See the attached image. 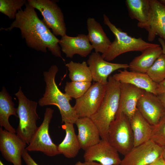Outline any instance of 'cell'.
<instances>
[{
    "label": "cell",
    "mask_w": 165,
    "mask_h": 165,
    "mask_svg": "<svg viewBox=\"0 0 165 165\" xmlns=\"http://www.w3.org/2000/svg\"><path fill=\"white\" fill-rule=\"evenodd\" d=\"M146 74L157 84L165 79V55L162 53L148 69Z\"/></svg>",
    "instance_id": "obj_29"
},
{
    "label": "cell",
    "mask_w": 165,
    "mask_h": 165,
    "mask_svg": "<svg viewBox=\"0 0 165 165\" xmlns=\"http://www.w3.org/2000/svg\"><path fill=\"white\" fill-rule=\"evenodd\" d=\"M12 115L18 117L17 108L14 107L11 97L4 87L0 92V126L4 129L12 133H16L15 129L10 124L9 118Z\"/></svg>",
    "instance_id": "obj_25"
},
{
    "label": "cell",
    "mask_w": 165,
    "mask_h": 165,
    "mask_svg": "<svg viewBox=\"0 0 165 165\" xmlns=\"http://www.w3.org/2000/svg\"><path fill=\"white\" fill-rule=\"evenodd\" d=\"M15 95L18 100L17 113L19 123L16 134L26 143L29 144L37 129L39 116L36 112L38 103L30 100L25 95L20 87Z\"/></svg>",
    "instance_id": "obj_5"
},
{
    "label": "cell",
    "mask_w": 165,
    "mask_h": 165,
    "mask_svg": "<svg viewBox=\"0 0 165 165\" xmlns=\"http://www.w3.org/2000/svg\"><path fill=\"white\" fill-rule=\"evenodd\" d=\"M53 112L54 110L50 108H46L42 124L26 148L28 152H40L49 156L60 154L57 146L53 142L49 134V124Z\"/></svg>",
    "instance_id": "obj_8"
},
{
    "label": "cell",
    "mask_w": 165,
    "mask_h": 165,
    "mask_svg": "<svg viewBox=\"0 0 165 165\" xmlns=\"http://www.w3.org/2000/svg\"><path fill=\"white\" fill-rule=\"evenodd\" d=\"M149 165H165V161L161 156Z\"/></svg>",
    "instance_id": "obj_34"
},
{
    "label": "cell",
    "mask_w": 165,
    "mask_h": 165,
    "mask_svg": "<svg viewBox=\"0 0 165 165\" xmlns=\"http://www.w3.org/2000/svg\"><path fill=\"white\" fill-rule=\"evenodd\" d=\"M121 83L110 75L101 104L96 112L90 118L99 130L101 139L108 141V132L118 111Z\"/></svg>",
    "instance_id": "obj_2"
},
{
    "label": "cell",
    "mask_w": 165,
    "mask_h": 165,
    "mask_svg": "<svg viewBox=\"0 0 165 165\" xmlns=\"http://www.w3.org/2000/svg\"><path fill=\"white\" fill-rule=\"evenodd\" d=\"M163 147L150 140L133 148L120 165H149L162 156Z\"/></svg>",
    "instance_id": "obj_9"
},
{
    "label": "cell",
    "mask_w": 165,
    "mask_h": 165,
    "mask_svg": "<svg viewBox=\"0 0 165 165\" xmlns=\"http://www.w3.org/2000/svg\"><path fill=\"white\" fill-rule=\"evenodd\" d=\"M69 72L68 75L71 81L91 82V74L86 62H76L71 61L65 64Z\"/></svg>",
    "instance_id": "obj_26"
},
{
    "label": "cell",
    "mask_w": 165,
    "mask_h": 165,
    "mask_svg": "<svg viewBox=\"0 0 165 165\" xmlns=\"http://www.w3.org/2000/svg\"><path fill=\"white\" fill-rule=\"evenodd\" d=\"M58 68L56 65H52L48 71L43 72L46 84L43 97L38 101L41 107L54 105L58 108L61 117L62 123L75 124L78 118L73 107L70 104L72 98L61 91L55 82L56 75Z\"/></svg>",
    "instance_id": "obj_3"
},
{
    "label": "cell",
    "mask_w": 165,
    "mask_h": 165,
    "mask_svg": "<svg viewBox=\"0 0 165 165\" xmlns=\"http://www.w3.org/2000/svg\"><path fill=\"white\" fill-rule=\"evenodd\" d=\"M0 165H5L1 160H0Z\"/></svg>",
    "instance_id": "obj_39"
},
{
    "label": "cell",
    "mask_w": 165,
    "mask_h": 165,
    "mask_svg": "<svg viewBox=\"0 0 165 165\" xmlns=\"http://www.w3.org/2000/svg\"><path fill=\"white\" fill-rule=\"evenodd\" d=\"M103 22L115 37L108 50L101 55L107 61H112L119 55L129 52H142L148 48L160 46L157 44L146 42L141 38H136L129 35L127 33L116 27L105 14L103 15Z\"/></svg>",
    "instance_id": "obj_4"
},
{
    "label": "cell",
    "mask_w": 165,
    "mask_h": 165,
    "mask_svg": "<svg viewBox=\"0 0 165 165\" xmlns=\"http://www.w3.org/2000/svg\"><path fill=\"white\" fill-rule=\"evenodd\" d=\"M162 3L165 5V0H159Z\"/></svg>",
    "instance_id": "obj_38"
},
{
    "label": "cell",
    "mask_w": 165,
    "mask_h": 165,
    "mask_svg": "<svg viewBox=\"0 0 165 165\" xmlns=\"http://www.w3.org/2000/svg\"><path fill=\"white\" fill-rule=\"evenodd\" d=\"M137 108L153 126L156 125L165 115V110L158 96L145 91L138 100Z\"/></svg>",
    "instance_id": "obj_14"
},
{
    "label": "cell",
    "mask_w": 165,
    "mask_h": 165,
    "mask_svg": "<svg viewBox=\"0 0 165 165\" xmlns=\"http://www.w3.org/2000/svg\"><path fill=\"white\" fill-rule=\"evenodd\" d=\"M119 72L113 76L121 83L131 84L157 95L158 84L154 82L146 73L129 71L126 69Z\"/></svg>",
    "instance_id": "obj_18"
},
{
    "label": "cell",
    "mask_w": 165,
    "mask_h": 165,
    "mask_svg": "<svg viewBox=\"0 0 165 165\" xmlns=\"http://www.w3.org/2000/svg\"><path fill=\"white\" fill-rule=\"evenodd\" d=\"M158 41L161 45L163 53L165 55V41L160 37L158 38Z\"/></svg>",
    "instance_id": "obj_36"
},
{
    "label": "cell",
    "mask_w": 165,
    "mask_h": 165,
    "mask_svg": "<svg viewBox=\"0 0 165 165\" xmlns=\"http://www.w3.org/2000/svg\"><path fill=\"white\" fill-rule=\"evenodd\" d=\"M151 140L165 147V115L156 125L153 126Z\"/></svg>",
    "instance_id": "obj_30"
},
{
    "label": "cell",
    "mask_w": 165,
    "mask_h": 165,
    "mask_svg": "<svg viewBox=\"0 0 165 165\" xmlns=\"http://www.w3.org/2000/svg\"><path fill=\"white\" fill-rule=\"evenodd\" d=\"M150 10L148 32V40L153 41L158 35L165 41V5L159 0H150Z\"/></svg>",
    "instance_id": "obj_16"
},
{
    "label": "cell",
    "mask_w": 165,
    "mask_h": 165,
    "mask_svg": "<svg viewBox=\"0 0 165 165\" xmlns=\"http://www.w3.org/2000/svg\"><path fill=\"white\" fill-rule=\"evenodd\" d=\"M91 85V82H67L64 89L65 94L70 98L76 99L82 96Z\"/></svg>",
    "instance_id": "obj_27"
},
{
    "label": "cell",
    "mask_w": 165,
    "mask_h": 165,
    "mask_svg": "<svg viewBox=\"0 0 165 165\" xmlns=\"http://www.w3.org/2000/svg\"><path fill=\"white\" fill-rule=\"evenodd\" d=\"M24 10H19L9 27L0 30L10 31L19 28L22 38L29 47L45 53L47 49L54 56L61 58L60 40L56 37L42 20L38 17L35 9L28 2Z\"/></svg>",
    "instance_id": "obj_1"
},
{
    "label": "cell",
    "mask_w": 165,
    "mask_h": 165,
    "mask_svg": "<svg viewBox=\"0 0 165 165\" xmlns=\"http://www.w3.org/2000/svg\"><path fill=\"white\" fill-rule=\"evenodd\" d=\"M22 157L26 165H39L29 154L26 149L23 153Z\"/></svg>",
    "instance_id": "obj_31"
},
{
    "label": "cell",
    "mask_w": 165,
    "mask_h": 165,
    "mask_svg": "<svg viewBox=\"0 0 165 165\" xmlns=\"http://www.w3.org/2000/svg\"><path fill=\"white\" fill-rule=\"evenodd\" d=\"M165 110V93L157 95Z\"/></svg>",
    "instance_id": "obj_35"
},
{
    "label": "cell",
    "mask_w": 165,
    "mask_h": 165,
    "mask_svg": "<svg viewBox=\"0 0 165 165\" xmlns=\"http://www.w3.org/2000/svg\"><path fill=\"white\" fill-rule=\"evenodd\" d=\"M43 17L42 21L55 36L66 35V28L63 13L56 2L51 0H28Z\"/></svg>",
    "instance_id": "obj_7"
},
{
    "label": "cell",
    "mask_w": 165,
    "mask_h": 165,
    "mask_svg": "<svg viewBox=\"0 0 165 165\" xmlns=\"http://www.w3.org/2000/svg\"><path fill=\"white\" fill-rule=\"evenodd\" d=\"M162 156L163 159L165 161V147H163V152Z\"/></svg>",
    "instance_id": "obj_37"
},
{
    "label": "cell",
    "mask_w": 165,
    "mask_h": 165,
    "mask_svg": "<svg viewBox=\"0 0 165 165\" xmlns=\"http://www.w3.org/2000/svg\"><path fill=\"white\" fill-rule=\"evenodd\" d=\"M145 91L131 84L121 83L119 103L116 115L123 113L130 120L137 109L138 100Z\"/></svg>",
    "instance_id": "obj_17"
},
{
    "label": "cell",
    "mask_w": 165,
    "mask_h": 165,
    "mask_svg": "<svg viewBox=\"0 0 165 165\" xmlns=\"http://www.w3.org/2000/svg\"><path fill=\"white\" fill-rule=\"evenodd\" d=\"M136 57L129 64L130 71L146 73L156 61L163 53L160 46L146 49Z\"/></svg>",
    "instance_id": "obj_24"
},
{
    "label": "cell",
    "mask_w": 165,
    "mask_h": 165,
    "mask_svg": "<svg viewBox=\"0 0 165 165\" xmlns=\"http://www.w3.org/2000/svg\"><path fill=\"white\" fill-rule=\"evenodd\" d=\"M156 92L157 95L165 93V79L158 84Z\"/></svg>",
    "instance_id": "obj_32"
},
{
    "label": "cell",
    "mask_w": 165,
    "mask_h": 165,
    "mask_svg": "<svg viewBox=\"0 0 165 165\" xmlns=\"http://www.w3.org/2000/svg\"><path fill=\"white\" fill-rule=\"evenodd\" d=\"M108 141L124 156L134 147V139L130 120L124 114H117L108 132Z\"/></svg>",
    "instance_id": "obj_6"
},
{
    "label": "cell",
    "mask_w": 165,
    "mask_h": 165,
    "mask_svg": "<svg viewBox=\"0 0 165 165\" xmlns=\"http://www.w3.org/2000/svg\"><path fill=\"white\" fill-rule=\"evenodd\" d=\"M27 2L26 0H0V12L10 19H15L18 12Z\"/></svg>",
    "instance_id": "obj_28"
},
{
    "label": "cell",
    "mask_w": 165,
    "mask_h": 165,
    "mask_svg": "<svg viewBox=\"0 0 165 165\" xmlns=\"http://www.w3.org/2000/svg\"><path fill=\"white\" fill-rule=\"evenodd\" d=\"M90 70L93 81L107 85L111 74L120 69L129 68V64L112 63L105 60L99 53L92 52L86 62Z\"/></svg>",
    "instance_id": "obj_12"
},
{
    "label": "cell",
    "mask_w": 165,
    "mask_h": 165,
    "mask_svg": "<svg viewBox=\"0 0 165 165\" xmlns=\"http://www.w3.org/2000/svg\"><path fill=\"white\" fill-rule=\"evenodd\" d=\"M26 144L16 133L0 127V151L7 161L13 165H22V154Z\"/></svg>",
    "instance_id": "obj_11"
},
{
    "label": "cell",
    "mask_w": 165,
    "mask_h": 165,
    "mask_svg": "<svg viewBox=\"0 0 165 165\" xmlns=\"http://www.w3.org/2000/svg\"><path fill=\"white\" fill-rule=\"evenodd\" d=\"M106 86L94 83L82 96L75 99L73 108L78 118L90 117L96 112L102 100Z\"/></svg>",
    "instance_id": "obj_10"
},
{
    "label": "cell",
    "mask_w": 165,
    "mask_h": 165,
    "mask_svg": "<svg viewBox=\"0 0 165 165\" xmlns=\"http://www.w3.org/2000/svg\"><path fill=\"white\" fill-rule=\"evenodd\" d=\"M125 3L129 16L138 20V27L146 30L150 18V0H126Z\"/></svg>",
    "instance_id": "obj_22"
},
{
    "label": "cell",
    "mask_w": 165,
    "mask_h": 165,
    "mask_svg": "<svg viewBox=\"0 0 165 165\" xmlns=\"http://www.w3.org/2000/svg\"><path fill=\"white\" fill-rule=\"evenodd\" d=\"M134 139V147L151 140L153 126L149 123L137 109L130 119Z\"/></svg>",
    "instance_id": "obj_21"
},
{
    "label": "cell",
    "mask_w": 165,
    "mask_h": 165,
    "mask_svg": "<svg viewBox=\"0 0 165 165\" xmlns=\"http://www.w3.org/2000/svg\"><path fill=\"white\" fill-rule=\"evenodd\" d=\"M81 148L84 150L98 143L101 139L97 127L89 117L78 118L75 123Z\"/></svg>",
    "instance_id": "obj_19"
},
{
    "label": "cell",
    "mask_w": 165,
    "mask_h": 165,
    "mask_svg": "<svg viewBox=\"0 0 165 165\" xmlns=\"http://www.w3.org/2000/svg\"><path fill=\"white\" fill-rule=\"evenodd\" d=\"M88 34L87 35L95 52L105 53L111 42L105 33L101 24L95 19L89 17L87 20Z\"/></svg>",
    "instance_id": "obj_20"
},
{
    "label": "cell",
    "mask_w": 165,
    "mask_h": 165,
    "mask_svg": "<svg viewBox=\"0 0 165 165\" xmlns=\"http://www.w3.org/2000/svg\"><path fill=\"white\" fill-rule=\"evenodd\" d=\"M75 165H102L99 163L95 161H89L82 162L79 161L77 162Z\"/></svg>",
    "instance_id": "obj_33"
},
{
    "label": "cell",
    "mask_w": 165,
    "mask_h": 165,
    "mask_svg": "<svg viewBox=\"0 0 165 165\" xmlns=\"http://www.w3.org/2000/svg\"><path fill=\"white\" fill-rule=\"evenodd\" d=\"M59 44L66 57L70 58L76 54L86 57L93 49L87 35L83 34H79L75 37L66 34L61 37Z\"/></svg>",
    "instance_id": "obj_15"
},
{
    "label": "cell",
    "mask_w": 165,
    "mask_h": 165,
    "mask_svg": "<svg viewBox=\"0 0 165 165\" xmlns=\"http://www.w3.org/2000/svg\"><path fill=\"white\" fill-rule=\"evenodd\" d=\"M85 161H97L102 165H120L121 160L117 150L107 141L101 139L85 150Z\"/></svg>",
    "instance_id": "obj_13"
},
{
    "label": "cell",
    "mask_w": 165,
    "mask_h": 165,
    "mask_svg": "<svg viewBox=\"0 0 165 165\" xmlns=\"http://www.w3.org/2000/svg\"><path fill=\"white\" fill-rule=\"evenodd\" d=\"M73 125L66 123L62 125V129L65 132V136L63 141L57 146L60 154L69 158L75 157L81 148Z\"/></svg>",
    "instance_id": "obj_23"
}]
</instances>
